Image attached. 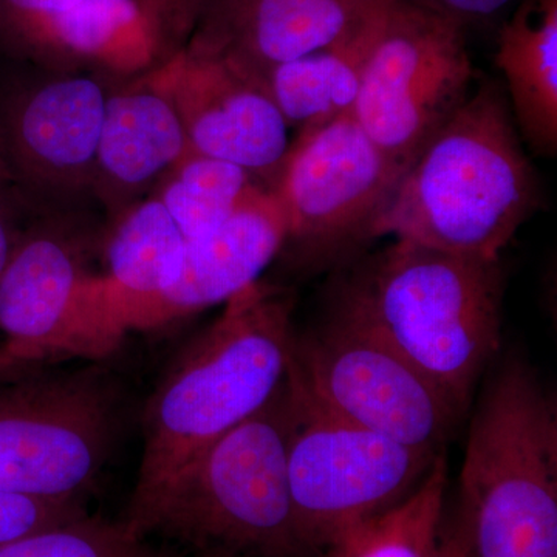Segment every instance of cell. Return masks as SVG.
Returning <instances> with one entry per match:
<instances>
[{
  "mask_svg": "<svg viewBox=\"0 0 557 557\" xmlns=\"http://www.w3.org/2000/svg\"><path fill=\"white\" fill-rule=\"evenodd\" d=\"M472 81L467 32L412 0H392L351 119L406 172L468 100Z\"/></svg>",
  "mask_w": 557,
  "mask_h": 557,
  "instance_id": "9",
  "label": "cell"
},
{
  "mask_svg": "<svg viewBox=\"0 0 557 557\" xmlns=\"http://www.w3.org/2000/svg\"><path fill=\"white\" fill-rule=\"evenodd\" d=\"M287 223L270 188L256 190L222 225L186 240L170 287L150 309L141 330L163 327L226 304L259 281L282 252Z\"/></svg>",
  "mask_w": 557,
  "mask_h": 557,
  "instance_id": "16",
  "label": "cell"
},
{
  "mask_svg": "<svg viewBox=\"0 0 557 557\" xmlns=\"http://www.w3.org/2000/svg\"><path fill=\"white\" fill-rule=\"evenodd\" d=\"M429 557H468L460 539L457 536L456 530H454L453 523H448V525L442 523L437 542H435Z\"/></svg>",
  "mask_w": 557,
  "mask_h": 557,
  "instance_id": "28",
  "label": "cell"
},
{
  "mask_svg": "<svg viewBox=\"0 0 557 557\" xmlns=\"http://www.w3.org/2000/svg\"><path fill=\"white\" fill-rule=\"evenodd\" d=\"M265 182L230 161L188 150L149 194L160 201L186 240L222 225Z\"/></svg>",
  "mask_w": 557,
  "mask_h": 557,
  "instance_id": "21",
  "label": "cell"
},
{
  "mask_svg": "<svg viewBox=\"0 0 557 557\" xmlns=\"http://www.w3.org/2000/svg\"><path fill=\"white\" fill-rule=\"evenodd\" d=\"M387 7L346 42L285 62L260 76L258 86L278 110L288 129L304 134L351 115L366 62Z\"/></svg>",
  "mask_w": 557,
  "mask_h": 557,
  "instance_id": "20",
  "label": "cell"
},
{
  "mask_svg": "<svg viewBox=\"0 0 557 557\" xmlns=\"http://www.w3.org/2000/svg\"><path fill=\"white\" fill-rule=\"evenodd\" d=\"M22 364L20 362L14 361L13 358L10 357L9 354H7L3 348H0V375L2 373L9 372V370L21 368Z\"/></svg>",
  "mask_w": 557,
  "mask_h": 557,
  "instance_id": "29",
  "label": "cell"
},
{
  "mask_svg": "<svg viewBox=\"0 0 557 557\" xmlns=\"http://www.w3.org/2000/svg\"><path fill=\"white\" fill-rule=\"evenodd\" d=\"M285 399L289 496L300 537L314 557L401 504L442 454L347 423L319 406L289 372Z\"/></svg>",
  "mask_w": 557,
  "mask_h": 557,
  "instance_id": "6",
  "label": "cell"
},
{
  "mask_svg": "<svg viewBox=\"0 0 557 557\" xmlns=\"http://www.w3.org/2000/svg\"><path fill=\"white\" fill-rule=\"evenodd\" d=\"M0 557H161L123 523L83 518L0 544Z\"/></svg>",
  "mask_w": 557,
  "mask_h": 557,
  "instance_id": "23",
  "label": "cell"
},
{
  "mask_svg": "<svg viewBox=\"0 0 557 557\" xmlns=\"http://www.w3.org/2000/svg\"><path fill=\"white\" fill-rule=\"evenodd\" d=\"M446 490L448 461L442 453L409 497L348 531L327 557H429L442 528Z\"/></svg>",
  "mask_w": 557,
  "mask_h": 557,
  "instance_id": "22",
  "label": "cell"
},
{
  "mask_svg": "<svg viewBox=\"0 0 557 557\" xmlns=\"http://www.w3.org/2000/svg\"><path fill=\"white\" fill-rule=\"evenodd\" d=\"M497 69L522 141L536 156L557 152V0H523L502 25Z\"/></svg>",
  "mask_w": 557,
  "mask_h": 557,
  "instance_id": "19",
  "label": "cell"
},
{
  "mask_svg": "<svg viewBox=\"0 0 557 557\" xmlns=\"http://www.w3.org/2000/svg\"><path fill=\"white\" fill-rule=\"evenodd\" d=\"M541 203L504 84L483 81L399 178L373 237L500 262Z\"/></svg>",
  "mask_w": 557,
  "mask_h": 557,
  "instance_id": "2",
  "label": "cell"
},
{
  "mask_svg": "<svg viewBox=\"0 0 557 557\" xmlns=\"http://www.w3.org/2000/svg\"><path fill=\"white\" fill-rule=\"evenodd\" d=\"M412 2L467 32L469 27H478L493 21L515 0H412Z\"/></svg>",
  "mask_w": 557,
  "mask_h": 557,
  "instance_id": "27",
  "label": "cell"
},
{
  "mask_svg": "<svg viewBox=\"0 0 557 557\" xmlns=\"http://www.w3.org/2000/svg\"><path fill=\"white\" fill-rule=\"evenodd\" d=\"M186 239L166 209L145 197L113 218L100 277L124 333L143 322L175 276Z\"/></svg>",
  "mask_w": 557,
  "mask_h": 557,
  "instance_id": "18",
  "label": "cell"
},
{
  "mask_svg": "<svg viewBox=\"0 0 557 557\" xmlns=\"http://www.w3.org/2000/svg\"><path fill=\"white\" fill-rule=\"evenodd\" d=\"M0 40L42 64L127 79L168 57L138 0H0Z\"/></svg>",
  "mask_w": 557,
  "mask_h": 557,
  "instance_id": "14",
  "label": "cell"
},
{
  "mask_svg": "<svg viewBox=\"0 0 557 557\" xmlns=\"http://www.w3.org/2000/svg\"><path fill=\"white\" fill-rule=\"evenodd\" d=\"M295 296L255 282L180 354L146 405L131 504L146 500L211 443L269 405L287 379Z\"/></svg>",
  "mask_w": 557,
  "mask_h": 557,
  "instance_id": "3",
  "label": "cell"
},
{
  "mask_svg": "<svg viewBox=\"0 0 557 557\" xmlns=\"http://www.w3.org/2000/svg\"><path fill=\"white\" fill-rule=\"evenodd\" d=\"M504 270L409 240L350 260L329 311L408 359L467 413L502 346Z\"/></svg>",
  "mask_w": 557,
  "mask_h": 557,
  "instance_id": "1",
  "label": "cell"
},
{
  "mask_svg": "<svg viewBox=\"0 0 557 557\" xmlns=\"http://www.w3.org/2000/svg\"><path fill=\"white\" fill-rule=\"evenodd\" d=\"M119 421V395L101 370L0 387V490L79 502L109 460Z\"/></svg>",
  "mask_w": 557,
  "mask_h": 557,
  "instance_id": "10",
  "label": "cell"
},
{
  "mask_svg": "<svg viewBox=\"0 0 557 557\" xmlns=\"http://www.w3.org/2000/svg\"><path fill=\"white\" fill-rule=\"evenodd\" d=\"M403 174L351 115L298 134L270 183L287 223L282 251L313 273L350 262Z\"/></svg>",
  "mask_w": 557,
  "mask_h": 557,
  "instance_id": "7",
  "label": "cell"
},
{
  "mask_svg": "<svg viewBox=\"0 0 557 557\" xmlns=\"http://www.w3.org/2000/svg\"><path fill=\"white\" fill-rule=\"evenodd\" d=\"M391 0H207L188 42L258 86L269 70L357 36Z\"/></svg>",
  "mask_w": 557,
  "mask_h": 557,
  "instance_id": "15",
  "label": "cell"
},
{
  "mask_svg": "<svg viewBox=\"0 0 557 557\" xmlns=\"http://www.w3.org/2000/svg\"><path fill=\"white\" fill-rule=\"evenodd\" d=\"M83 518L79 502L40 500L0 490V544Z\"/></svg>",
  "mask_w": 557,
  "mask_h": 557,
  "instance_id": "24",
  "label": "cell"
},
{
  "mask_svg": "<svg viewBox=\"0 0 557 557\" xmlns=\"http://www.w3.org/2000/svg\"><path fill=\"white\" fill-rule=\"evenodd\" d=\"M109 91L61 73L13 91L0 108V164L28 196L90 189Z\"/></svg>",
  "mask_w": 557,
  "mask_h": 557,
  "instance_id": "12",
  "label": "cell"
},
{
  "mask_svg": "<svg viewBox=\"0 0 557 557\" xmlns=\"http://www.w3.org/2000/svg\"><path fill=\"white\" fill-rule=\"evenodd\" d=\"M149 72L174 106L190 150L237 164L270 188L292 139L259 86L190 42Z\"/></svg>",
  "mask_w": 557,
  "mask_h": 557,
  "instance_id": "13",
  "label": "cell"
},
{
  "mask_svg": "<svg viewBox=\"0 0 557 557\" xmlns=\"http://www.w3.org/2000/svg\"><path fill=\"white\" fill-rule=\"evenodd\" d=\"M189 149L174 106L148 70L108 94L90 189L115 218L149 196Z\"/></svg>",
  "mask_w": 557,
  "mask_h": 557,
  "instance_id": "17",
  "label": "cell"
},
{
  "mask_svg": "<svg viewBox=\"0 0 557 557\" xmlns=\"http://www.w3.org/2000/svg\"><path fill=\"white\" fill-rule=\"evenodd\" d=\"M0 333L3 350L22 366L58 355L102 359L126 335L83 244L40 220L0 273Z\"/></svg>",
  "mask_w": 557,
  "mask_h": 557,
  "instance_id": "11",
  "label": "cell"
},
{
  "mask_svg": "<svg viewBox=\"0 0 557 557\" xmlns=\"http://www.w3.org/2000/svg\"><path fill=\"white\" fill-rule=\"evenodd\" d=\"M28 197L0 164V273L32 225L27 222L30 212Z\"/></svg>",
  "mask_w": 557,
  "mask_h": 557,
  "instance_id": "26",
  "label": "cell"
},
{
  "mask_svg": "<svg viewBox=\"0 0 557 557\" xmlns=\"http://www.w3.org/2000/svg\"><path fill=\"white\" fill-rule=\"evenodd\" d=\"M121 523L141 541L161 534L211 557H314L289 496L285 381L265 408L129 505Z\"/></svg>",
  "mask_w": 557,
  "mask_h": 557,
  "instance_id": "4",
  "label": "cell"
},
{
  "mask_svg": "<svg viewBox=\"0 0 557 557\" xmlns=\"http://www.w3.org/2000/svg\"><path fill=\"white\" fill-rule=\"evenodd\" d=\"M468 557H557V410L525 359L483 387L453 523Z\"/></svg>",
  "mask_w": 557,
  "mask_h": 557,
  "instance_id": "5",
  "label": "cell"
},
{
  "mask_svg": "<svg viewBox=\"0 0 557 557\" xmlns=\"http://www.w3.org/2000/svg\"><path fill=\"white\" fill-rule=\"evenodd\" d=\"M156 24L170 57L188 42L207 0H138ZM166 57V58H168Z\"/></svg>",
  "mask_w": 557,
  "mask_h": 557,
  "instance_id": "25",
  "label": "cell"
},
{
  "mask_svg": "<svg viewBox=\"0 0 557 557\" xmlns=\"http://www.w3.org/2000/svg\"><path fill=\"white\" fill-rule=\"evenodd\" d=\"M288 372L327 412L413 449L443 453L467 416L397 350L330 311L295 335Z\"/></svg>",
  "mask_w": 557,
  "mask_h": 557,
  "instance_id": "8",
  "label": "cell"
}]
</instances>
